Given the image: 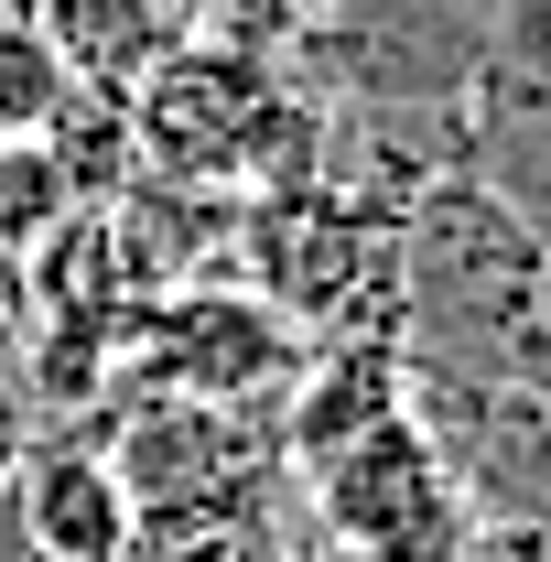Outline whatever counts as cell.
<instances>
[{"mask_svg": "<svg viewBox=\"0 0 551 562\" xmlns=\"http://www.w3.org/2000/svg\"><path fill=\"white\" fill-rule=\"evenodd\" d=\"M131 151L151 184L184 195H281L325 173V109L303 98V76L281 66V44H238V33H195L184 55L140 76L131 98Z\"/></svg>", "mask_w": 551, "mask_h": 562, "instance_id": "1", "label": "cell"}, {"mask_svg": "<svg viewBox=\"0 0 551 562\" xmlns=\"http://www.w3.org/2000/svg\"><path fill=\"white\" fill-rule=\"evenodd\" d=\"M401 216H412V195H379V184H346V173L249 195L238 206V281L303 347L401 336Z\"/></svg>", "mask_w": 551, "mask_h": 562, "instance_id": "2", "label": "cell"}, {"mask_svg": "<svg viewBox=\"0 0 551 562\" xmlns=\"http://www.w3.org/2000/svg\"><path fill=\"white\" fill-rule=\"evenodd\" d=\"M303 497H314V530L336 541V562H454L476 530V508L412 401L325 454H303Z\"/></svg>", "mask_w": 551, "mask_h": 562, "instance_id": "3", "label": "cell"}, {"mask_svg": "<svg viewBox=\"0 0 551 562\" xmlns=\"http://www.w3.org/2000/svg\"><path fill=\"white\" fill-rule=\"evenodd\" d=\"M109 465L131 487L140 530L151 519H195V530H249V508L271 487L281 432L238 401H109Z\"/></svg>", "mask_w": 551, "mask_h": 562, "instance_id": "4", "label": "cell"}, {"mask_svg": "<svg viewBox=\"0 0 551 562\" xmlns=\"http://www.w3.org/2000/svg\"><path fill=\"white\" fill-rule=\"evenodd\" d=\"M421 432L443 443L454 487L476 519H551V390L508 368H454V357H401Z\"/></svg>", "mask_w": 551, "mask_h": 562, "instance_id": "5", "label": "cell"}, {"mask_svg": "<svg viewBox=\"0 0 551 562\" xmlns=\"http://www.w3.org/2000/svg\"><path fill=\"white\" fill-rule=\"evenodd\" d=\"M454 173L497 195L530 238H551V44L530 22H497L465 87V140H454Z\"/></svg>", "mask_w": 551, "mask_h": 562, "instance_id": "6", "label": "cell"}, {"mask_svg": "<svg viewBox=\"0 0 551 562\" xmlns=\"http://www.w3.org/2000/svg\"><path fill=\"white\" fill-rule=\"evenodd\" d=\"M0 508L22 519V541H33L44 562H120L140 541V508H131V487H120V465H109L98 412L33 432L22 465H11V497H0Z\"/></svg>", "mask_w": 551, "mask_h": 562, "instance_id": "7", "label": "cell"}, {"mask_svg": "<svg viewBox=\"0 0 551 562\" xmlns=\"http://www.w3.org/2000/svg\"><path fill=\"white\" fill-rule=\"evenodd\" d=\"M33 22L87 98H131L162 55L216 33V0H33Z\"/></svg>", "mask_w": 551, "mask_h": 562, "instance_id": "8", "label": "cell"}, {"mask_svg": "<svg viewBox=\"0 0 551 562\" xmlns=\"http://www.w3.org/2000/svg\"><path fill=\"white\" fill-rule=\"evenodd\" d=\"M401 401H412L401 336H325V347L292 357V379H281V454L303 465V454H325V443H346V432L390 422Z\"/></svg>", "mask_w": 551, "mask_h": 562, "instance_id": "9", "label": "cell"}, {"mask_svg": "<svg viewBox=\"0 0 551 562\" xmlns=\"http://www.w3.org/2000/svg\"><path fill=\"white\" fill-rule=\"evenodd\" d=\"M66 98H76V76L44 44V22L33 11H0V140H44Z\"/></svg>", "mask_w": 551, "mask_h": 562, "instance_id": "10", "label": "cell"}, {"mask_svg": "<svg viewBox=\"0 0 551 562\" xmlns=\"http://www.w3.org/2000/svg\"><path fill=\"white\" fill-rule=\"evenodd\" d=\"M55 216H66V184H55L44 140H0V271H11Z\"/></svg>", "mask_w": 551, "mask_h": 562, "instance_id": "11", "label": "cell"}, {"mask_svg": "<svg viewBox=\"0 0 551 562\" xmlns=\"http://www.w3.org/2000/svg\"><path fill=\"white\" fill-rule=\"evenodd\" d=\"M22 443H33V390H22V347H11V271H0V497H11Z\"/></svg>", "mask_w": 551, "mask_h": 562, "instance_id": "12", "label": "cell"}, {"mask_svg": "<svg viewBox=\"0 0 551 562\" xmlns=\"http://www.w3.org/2000/svg\"><path fill=\"white\" fill-rule=\"evenodd\" d=\"M454 562H551V519H476Z\"/></svg>", "mask_w": 551, "mask_h": 562, "instance_id": "13", "label": "cell"}, {"mask_svg": "<svg viewBox=\"0 0 551 562\" xmlns=\"http://www.w3.org/2000/svg\"><path fill=\"white\" fill-rule=\"evenodd\" d=\"M303 11H314V0H216V33H238V44H281Z\"/></svg>", "mask_w": 551, "mask_h": 562, "instance_id": "14", "label": "cell"}, {"mask_svg": "<svg viewBox=\"0 0 551 562\" xmlns=\"http://www.w3.org/2000/svg\"><path fill=\"white\" fill-rule=\"evenodd\" d=\"M0 562H44L33 541H22V519H11V508H0Z\"/></svg>", "mask_w": 551, "mask_h": 562, "instance_id": "15", "label": "cell"}]
</instances>
